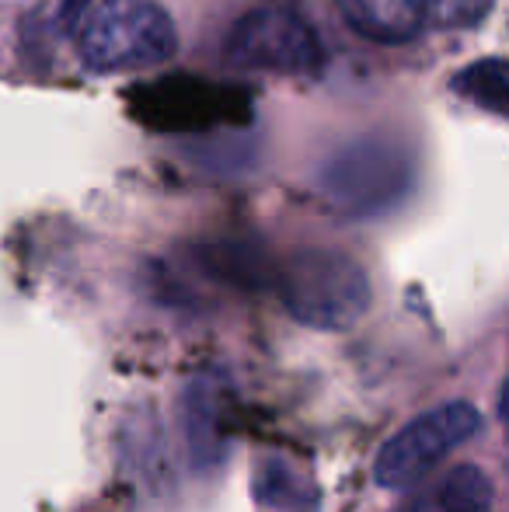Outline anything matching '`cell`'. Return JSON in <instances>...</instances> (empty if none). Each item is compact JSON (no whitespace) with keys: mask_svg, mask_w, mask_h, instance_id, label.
Masks as SVG:
<instances>
[{"mask_svg":"<svg viewBox=\"0 0 509 512\" xmlns=\"http://www.w3.org/2000/svg\"><path fill=\"white\" fill-rule=\"evenodd\" d=\"M175 49V21L157 0H98L77 28V53L95 74L157 67Z\"/></svg>","mask_w":509,"mask_h":512,"instance_id":"obj_1","label":"cell"},{"mask_svg":"<svg viewBox=\"0 0 509 512\" xmlns=\"http://www.w3.org/2000/svg\"><path fill=\"white\" fill-rule=\"evenodd\" d=\"M283 304L300 324L339 331L370 307V279L356 258L332 248H307L286 262L279 279Z\"/></svg>","mask_w":509,"mask_h":512,"instance_id":"obj_2","label":"cell"},{"mask_svg":"<svg viewBox=\"0 0 509 512\" xmlns=\"http://www.w3.org/2000/svg\"><path fill=\"white\" fill-rule=\"evenodd\" d=\"M227 60L241 70H272V74H318L325 49L293 0H269L248 11L227 35Z\"/></svg>","mask_w":509,"mask_h":512,"instance_id":"obj_3","label":"cell"},{"mask_svg":"<svg viewBox=\"0 0 509 512\" xmlns=\"http://www.w3.org/2000/svg\"><path fill=\"white\" fill-rule=\"evenodd\" d=\"M478 429H482V411L471 401H450L426 411L381 446L374 460V481L387 492L419 485L450 450L468 443Z\"/></svg>","mask_w":509,"mask_h":512,"instance_id":"obj_4","label":"cell"},{"mask_svg":"<svg viewBox=\"0 0 509 512\" xmlns=\"http://www.w3.org/2000/svg\"><path fill=\"white\" fill-rule=\"evenodd\" d=\"M408 185V161L398 147L363 140L346 147L325 171V192L342 209L374 213L391 206Z\"/></svg>","mask_w":509,"mask_h":512,"instance_id":"obj_5","label":"cell"},{"mask_svg":"<svg viewBox=\"0 0 509 512\" xmlns=\"http://www.w3.org/2000/svg\"><path fill=\"white\" fill-rule=\"evenodd\" d=\"M496 485L478 464H457L412 495L398 512H492Z\"/></svg>","mask_w":509,"mask_h":512,"instance_id":"obj_6","label":"cell"},{"mask_svg":"<svg viewBox=\"0 0 509 512\" xmlns=\"http://www.w3.org/2000/svg\"><path fill=\"white\" fill-rule=\"evenodd\" d=\"M339 11L356 35L381 46L415 39L426 25V0H339Z\"/></svg>","mask_w":509,"mask_h":512,"instance_id":"obj_7","label":"cell"},{"mask_svg":"<svg viewBox=\"0 0 509 512\" xmlns=\"http://www.w3.org/2000/svg\"><path fill=\"white\" fill-rule=\"evenodd\" d=\"M454 88L461 91L464 98H471L475 105L489 108L496 115H506L509 105V74H506V60H482L471 63L468 70L454 77Z\"/></svg>","mask_w":509,"mask_h":512,"instance_id":"obj_8","label":"cell"},{"mask_svg":"<svg viewBox=\"0 0 509 512\" xmlns=\"http://www.w3.org/2000/svg\"><path fill=\"white\" fill-rule=\"evenodd\" d=\"M489 11L492 0H426V21L436 28H475Z\"/></svg>","mask_w":509,"mask_h":512,"instance_id":"obj_9","label":"cell"},{"mask_svg":"<svg viewBox=\"0 0 509 512\" xmlns=\"http://www.w3.org/2000/svg\"><path fill=\"white\" fill-rule=\"evenodd\" d=\"M95 7V0H60V11H56V28L60 32H77L84 21V14Z\"/></svg>","mask_w":509,"mask_h":512,"instance_id":"obj_10","label":"cell"}]
</instances>
